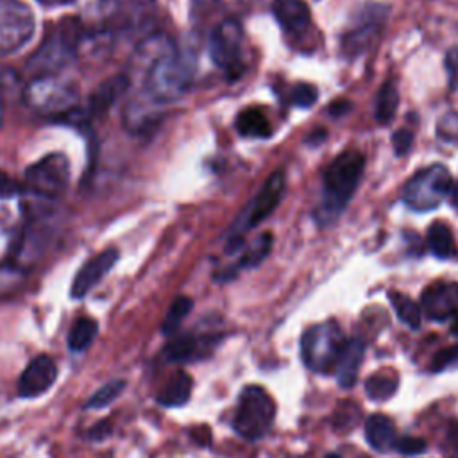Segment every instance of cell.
<instances>
[{"instance_id":"26","label":"cell","mask_w":458,"mask_h":458,"mask_svg":"<svg viewBox=\"0 0 458 458\" xmlns=\"http://www.w3.org/2000/svg\"><path fill=\"white\" fill-rule=\"evenodd\" d=\"M97 331H98V324L95 318H89V317L77 318L68 333V347L72 351H84L97 336Z\"/></svg>"},{"instance_id":"20","label":"cell","mask_w":458,"mask_h":458,"mask_svg":"<svg viewBox=\"0 0 458 458\" xmlns=\"http://www.w3.org/2000/svg\"><path fill=\"white\" fill-rule=\"evenodd\" d=\"M365 437L370 447L376 451H385L395 442V426L388 417L374 413L365 420Z\"/></svg>"},{"instance_id":"41","label":"cell","mask_w":458,"mask_h":458,"mask_svg":"<svg viewBox=\"0 0 458 458\" xmlns=\"http://www.w3.org/2000/svg\"><path fill=\"white\" fill-rule=\"evenodd\" d=\"M20 190V186L4 172H0V199H9L13 195H16Z\"/></svg>"},{"instance_id":"4","label":"cell","mask_w":458,"mask_h":458,"mask_svg":"<svg viewBox=\"0 0 458 458\" xmlns=\"http://www.w3.org/2000/svg\"><path fill=\"white\" fill-rule=\"evenodd\" d=\"M453 191V177L444 165H429L419 170L404 186L403 200L413 211L438 208Z\"/></svg>"},{"instance_id":"30","label":"cell","mask_w":458,"mask_h":458,"mask_svg":"<svg viewBox=\"0 0 458 458\" xmlns=\"http://www.w3.org/2000/svg\"><path fill=\"white\" fill-rule=\"evenodd\" d=\"M125 388V381L122 379H114L106 383L104 386H100L97 392L91 394V397L86 401V408L88 410H100L109 406Z\"/></svg>"},{"instance_id":"13","label":"cell","mask_w":458,"mask_h":458,"mask_svg":"<svg viewBox=\"0 0 458 458\" xmlns=\"http://www.w3.org/2000/svg\"><path fill=\"white\" fill-rule=\"evenodd\" d=\"M57 379V367L54 360L47 354H38L32 358L18 377V395L25 399L39 397L48 392Z\"/></svg>"},{"instance_id":"24","label":"cell","mask_w":458,"mask_h":458,"mask_svg":"<svg viewBox=\"0 0 458 458\" xmlns=\"http://www.w3.org/2000/svg\"><path fill=\"white\" fill-rule=\"evenodd\" d=\"M388 299H390V304L395 310L399 320L404 322L411 329H419L420 318H422L420 306L401 292H388Z\"/></svg>"},{"instance_id":"23","label":"cell","mask_w":458,"mask_h":458,"mask_svg":"<svg viewBox=\"0 0 458 458\" xmlns=\"http://www.w3.org/2000/svg\"><path fill=\"white\" fill-rule=\"evenodd\" d=\"M200 338L193 335H181L165 347V358L168 361H190L200 354Z\"/></svg>"},{"instance_id":"43","label":"cell","mask_w":458,"mask_h":458,"mask_svg":"<svg viewBox=\"0 0 458 458\" xmlns=\"http://www.w3.org/2000/svg\"><path fill=\"white\" fill-rule=\"evenodd\" d=\"M449 458H458V447H456V449H454V451H453V454H451V456H449Z\"/></svg>"},{"instance_id":"21","label":"cell","mask_w":458,"mask_h":458,"mask_svg":"<svg viewBox=\"0 0 458 458\" xmlns=\"http://www.w3.org/2000/svg\"><path fill=\"white\" fill-rule=\"evenodd\" d=\"M236 129L240 134L250 136V138H268L272 134V127L267 116L254 107H247L238 113Z\"/></svg>"},{"instance_id":"6","label":"cell","mask_w":458,"mask_h":458,"mask_svg":"<svg viewBox=\"0 0 458 458\" xmlns=\"http://www.w3.org/2000/svg\"><path fill=\"white\" fill-rule=\"evenodd\" d=\"M208 50L211 61L229 81L240 79L243 73V29L238 20L227 18L220 21L209 36Z\"/></svg>"},{"instance_id":"39","label":"cell","mask_w":458,"mask_h":458,"mask_svg":"<svg viewBox=\"0 0 458 458\" xmlns=\"http://www.w3.org/2000/svg\"><path fill=\"white\" fill-rule=\"evenodd\" d=\"M20 79L18 73L13 72L11 68H0V100L2 95H9V91H13L18 86Z\"/></svg>"},{"instance_id":"10","label":"cell","mask_w":458,"mask_h":458,"mask_svg":"<svg viewBox=\"0 0 458 458\" xmlns=\"http://www.w3.org/2000/svg\"><path fill=\"white\" fill-rule=\"evenodd\" d=\"M163 107V104L156 102L141 88L132 93L127 91V98L122 109L123 127L132 134H145L161 122Z\"/></svg>"},{"instance_id":"16","label":"cell","mask_w":458,"mask_h":458,"mask_svg":"<svg viewBox=\"0 0 458 458\" xmlns=\"http://www.w3.org/2000/svg\"><path fill=\"white\" fill-rule=\"evenodd\" d=\"M111 47H113V34L106 27L82 30L75 47V59L84 63H102L109 57Z\"/></svg>"},{"instance_id":"17","label":"cell","mask_w":458,"mask_h":458,"mask_svg":"<svg viewBox=\"0 0 458 458\" xmlns=\"http://www.w3.org/2000/svg\"><path fill=\"white\" fill-rule=\"evenodd\" d=\"M363 354H365V344L360 338H351L344 342L338 352V358L335 361L336 379L342 388H349L354 385Z\"/></svg>"},{"instance_id":"11","label":"cell","mask_w":458,"mask_h":458,"mask_svg":"<svg viewBox=\"0 0 458 458\" xmlns=\"http://www.w3.org/2000/svg\"><path fill=\"white\" fill-rule=\"evenodd\" d=\"M283 191H284V174L277 170L265 181V184L249 202L242 216L236 220L234 227L240 231H247L258 225L263 218H267L276 209V206L283 197Z\"/></svg>"},{"instance_id":"45","label":"cell","mask_w":458,"mask_h":458,"mask_svg":"<svg viewBox=\"0 0 458 458\" xmlns=\"http://www.w3.org/2000/svg\"><path fill=\"white\" fill-rule=\"evenodd\" d=\"M0 123H2V100H0Z\"/></svg>"},{"instance_id":"12","label":"cell","mask_w":458,"mask_h":458,"mask_svg":"<svg viewBox=\"0 0 458 458\" xmlns=\"http://www.w3.org/2000/svg\"><path fill=\"white\" fill-rule=\"evenodd\" d=\"M420 311L437 322L458 318V283L429 284L420 295Z\"/></svg>"},{"instance_id":"18","label":"cell","mask_w":458,"mask_h":458,"mask_svg":"<svg viewBox=\"0 0 458 458\" xmlns=\"http://www.w3.org/2000/svg\"><path fill=\"white\" fill-rule=\"evenodd\" d=\"M274 16L290 34H301L310 25V9L304 0H274Z\"/></svg>"},{"instance_id":"36","label":"cell","mask_w":458,"mask_h":458,"mask_svg":"<svg viewBox=\"0 0 458 458\" xmlns=\"http://www.w3.org/2000/svg\"><path fill=\"white\" fill-rule=\"evenodd\" d=\"M394 447L403 454H417L426 449V442L419 437H401L394 442Z\"/></svg>"},{"instance_id":"34","label":"cell","mask_w":458,"mask_h":458,"mask_svg":"<svg viewBox=\"0 0 458 458\" xmlns=\"http://www.w3.org/2000/svg\"><path fill=\"white\" fill-rule=\"evenodd\" d=\"M114 9H116L114 0H84L81 5L82 14L91 18H100V20L109 16Z\"/></svg>"},{"instance_id":"8","label":"cell","mask_w":458,"mask_h":458,"mask_svg":"<svg viewBox=\"0 0 458 458\" xmlns=\"http://www.w3.org/2000/svg\"><path fill=\"white\" fill-rule=\"evenodd\" d=\"M36 32L34 9L23 0H0V55L21 50Z\"/></svg>"},{"instance_id":"28","label":"cell","mask_w":458,"mask_h":458,"mask_svg":"<svg viewBox=\"0 0 458 458\" xmlns=\"http://www.w3.org/2000/svg\"><path fill=\"white\" fill-rule=\"evenodd\" d=\"M193 308V301L190 297H177L174 299V302L170 304L165 318H163V324H161V331L165 335H172L179 329V326L182 324V320L188 317V313L191 311Z\"/></svg>"},{"instance_id":"40","label":"cell","mask_w":458,"mask_h":458,"mask_svg":"<svg viewBox=\"0 0 458 458\" xmlns=\"http://www.w3.org/2000/svg\"><path fill=\"white\" fill-rule=\"evenodd\" d=\"M445 70L449 75V86L456 88L458 84V48H453L445 55Z\"/></svg>"},{"instance_id":"19","label":"cell","mask_w":458,"mask_h":458,"mask_svg":"<svg viewBox=\"0 0 458 458\" xmlns=\"http://www.w3.org/2000/svg\"><path fill=\"white\" fill-rule=\"evenodd\" d=\"M191 377L184 370H175L157 394V403L163 406H181L190 399Z\"/></svg>"},{"instance_id":"14","label":"cell","mask_w":458,"mask_h":458,"mask_svg":"<svg viewBox=\"0 0 458 458\" xmlns=\"http://www.w3.org/2000/svg\"><path fill=\"white\" fill-rule=\"evenodd\" d=\"M116 261H118L116 249H106V250L91 256L77 270V274L72 281V286H70V295L73 299L86 297L109 274V270L116 265Z\"/></svg>"},{"instance_id":"5","label":"cell","mask_w":458,"mask_h":458,"mask_svg":"<svg viewBox=\"0 0 458 458\" xmlns=\"http://www.w3.org/2000/svg\"><path fill=\"white\" fill-rule=\"evenodd\" d=\"M274 415L276 404L272 397L261 386L249 385L240 394L233 428L243 438L256 440L268 431L274 422Z\"/></svg>"},{"instance_id":"1","label":"cell","mask_w":458,"mask_h":458,"mask_svg":"<svg viewBox=\"0 0 458 458\" xmlns=\"http://www.w3.org/2000/svg\"><path fill=\"white\" fill-rule=\"evenodd\" d=\"M21 100L45 118H72V114L79 113L81 89L75 81L61 73H47L29 79L21 89Z\"/></svg>"},{"instance_id":"38","label":"cell","mask_w":458,"mask_h":458,"mask_svg":"<svg viewBox=\"0 0 458 458\" xmlns=\"http://www.w3.org/2000/svg\"><path fill=\"white\" fill-rule=\"evenodd\" d=\"M453 361H458V345L456 347H447V349H442L440 352H437L435 358H433L431 369L440 370V369L447 367Z\"/></svg>"},{"instance_id":"7","label":"cell","mask_w":458,"mask_h":458,"mask_svg":"<svg viewBox=\"0 0 458 458\" xmlns=\"http://www.w3.org/2000/svg\"><path fill=\"white\" fill-rule=\"evenodd\" d=\"M72 166L64 154L48 152L25 170V184L30 193L41 199L59 197L70 184Z\"/></svg>"},{"instance_id":"33","label":"cell","mask_w":458,"mask_h":458,"mask_svg":"<svg viewBox=\"0 0 458 458\" xmlns=\"http://www.w3.org/2000/svg\"><path fill=\"white\" fill-rule=\"evenodd\" d=\"M437 136L444 141L458 143V113H447L438 120Z\"/></svg>"},{"instance_id":"22","label":"cell","mask_w":458,"mask_h":458,"mask_svg":"<svg viewBox=\"0 0 458 458\" xmlns=\"http://www.w3.org/2000/svg\"><path fill=\"white\" fill-rule=\"evenodd\" d=\"M397 106H399V89L394 81H386L377 91L376 109H374L376 120L379 123H388L395 114Z\"/></svg>"},{"instance_id":"9","label":"cell","mask_w":458,"mask_h":458,"mask_svg":"<svg viewBox=\"0 0 458 458\" xmlns=\"http://www.w3.org/2000/svg\"><path fill=\"white\" fill-rule=\"evenodd\" d=\"M344 335L335 322H324L310 327L301 340V354L304 363L315 372H327L335 367L338 352L344 345Z\"/></svg>"},{"instance_id":"35","label":"cell","mask_w":458,"mask_h":458,"mask_svg":"<svg viewBox=\"0 0 458 458\" xmlns=\"http://www.w3.org/2000/svg\"><path fill=\"white\" fill-rule=\"evenodd\" d=\"M317 102V88L308 82H299L292 89V104L297 107H310Z\"/></svg>"},{"instance_id":"37","label":"cell","mask_w":458,"mask_h":458,"mask_svg":"<svg viewBox=\"0 0 458 458\" xmlns=\"http://www.w3.org/2000/svg\"><path fill=\"white\" fill-rule=\"evenodd\" d=\"M411 141H413V134L408 129H399L392 136V145H394L397 156L406 154L410 150V147H411Z\"/></svg>"},{"instance_id":"3","label":"cell","mask_w":458,"mask_h":458,"mask_svg":"<svg viewBox=\"0 0 458 458\" xmlns=\"http://www.w3.org/2000/svg\"><path fill=\"white\" fill-rule=\"evenodd\" d=\"M82 34L79 21L63 20L41 41V45L27 59V72L30 77L61 73V70L75 59V47ZM29 77V79H30Z\"/></svg>"},{"instance_id":"44","label":"cell","mask_w":458,"mask_h":458,"mask_svg":"<svg viewBox=\"0 0 458 458\" xmlns=\"http://www.w3.org/2000/svg\"><path fill=\"white\" fill-rule=\"evenodd\" d=\"M326 458H340V456H338V454H335V453H331V454H327Z\"/></svg>"},{"instance_id":"27","label":"cell","mask_w":458,"mask_h":458,"mask_svg":"<svg viewBox=\"0 0 458 458\" xmlns=\"http://www.w3.org/2000/svg\"><path fill=\"white\" fill-rule=\"evenodd\" d=\"M376 32H377V27L374 23H365V25H360L358 29L347 32L342 39V50L354 57L358 54H361L376 38Z\"/></svg>"},{"instance_id":"15","label":"cell","mask_w":458,"mask_h":458,"mask_svg":"<svg viewBox=\"0 0 458 458\" xmlns=\"http://www.w3.org/2000/svg\"><path fill=\"white\" fill-rule=\"evenodd\" d=\"M131 89V82L127 79L125 73H118L113 75L109 79H106L104 82H100L89 95L88 98V107L86 113L89 116L95 114H104L106 111H109V107L120 100L123 95H127V91Z\"/></svg>"},{"instance_id":"31","label":"cell","mask_w":458,"mask_h":458,"mask_svg":"<svg viewBox=\"0 0 458 458\" xmlns=\"http://www.w3.org/2000/svg\"><path fill=\"white\" fill-rule=\"evenodd\" d=\"M270 247H272V234L270 233L259 234L250 243V247L245 250L238 267H256L258 263H261L267 258V254L270 252Z\"/></svg>"},{"instance_id":"32","label":"cell","mask_w":458,"mask_h":458,"mask_svg":"<svg viewBox=\"0 0 458 458\" xmlns=\"http://www.w3.org/2000/svg\"><path fill=\"white\" fill-rule=\"evenodd\" d=\"M18 236L0 222V267L13 263Z\"/></svg>"},{"instance_id":"25","label":"cell","mask_w":458,"mask_h":458,"mask_svg":"<svg viewBox=\"0 0 458 458\" xmlns=\"http://www.w3.org/2000/svg\"><path fill=\"white\" fill-rule=\"evenodd\" d=\"M428 245L437 258H449L454 252L453 233L444 222H435L428 229Z\"/></svg>"},{"instance_id":"2","label":"cell","mask_w":458,"mask_h":458,"mask_svg":"<svg viewBox=\"0 0 458 458\" xmlns=\"http://www.w3.org/2000/svg\"><path fill=\"white\" fill-rule=\"evenodd\" d=\"M365 159L356 150L342 152L324 172V197L317 208L318 224H331L351 200L363 175Z\"/></svg>"},{"instance_id":"42","label":"cell","mask_w":458,"mask_h":458,"mask_svg":"<svg viewBox=\"0 0 458 458\" xmlns=\"http://www.w3.org/2000/svg\"><path fill=\"white\" fill-rule=\"evenodd\" d=\"M349 109H351V104H349L347 100H338V102H333V104H331V107H329L331 114H335V116L345 114Z\"/></svg>"},{"instance_id":"29","label":"cell","mask_w":458,"mask_h":458,"mask_svg":"<svg viewBox=\"0 0 458 458\" xmlns=\"http://www.w3.org/2000/svg\"><path fill=\"white\" fill-rule=\"evenodd\" d=\"M397 390V379L392 374H372L365 381V392L374 401H386Z\"/></svg>"}]
</instances>
